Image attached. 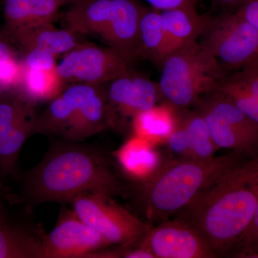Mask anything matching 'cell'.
<instances>
[{
  "label": "cell",
  "instance_id": "obj_2",
  "mask_svg": "<svg viewBox=\"0 0 258 258\" xmlns=\"http://www.w3.org/2000/svg\"><path fill=\"white\" fill-rule=\"evenodd\" d=\"M258 204V156L241 158L181 211L217 257L233 255Z\"/></svg>",
  "mask_w": 258,
  "mask_h": 258
},
{
  "label": "cell",
  "instance_id": "obj_28",
  "mask_svg": "<svg viewBox=\"0 0 258 258\" xmlns=\"http://www.w3.org/2000/svg\"><path fill=\"white\" fill-rule=\"evenodd\" d=\"M235 11L247 20L258 32V0H246Z\"/></svg>",
  "mask_w": 258,
  "mask_h": 258
},
{
  "label": "cell",
  "instance_id": "obj_33",
  "mask_svg": "<svg viewBox=\"0 0 258 258\" xmlns=\"http://www.w3.org/2000/svg\"><path fill=\"white\" fill-rule=\"evenodd\" d=\"M8 189L5 188V186H4V187L2 188V189H0V202H1L2 200H3V199L5 198L7 193H8Z\"/></svg>",
  "mask_w": 258,
  "mask_h": 258
},
{
  "label": "cell",
  "instance_id": "obj_17",
  "mask_svg": "<svg viewBox=\"0 0 258 258\" xmlns=\"http://www.w3.org/2000/svg\"><path fill=\"white\" fill-rule=\"evenodd\" d=\"M154 144L134 134L113 154L120 171L127 178L144 184L164 168Z\"/></svg>",
  "mask_w": 258,
  "mask_h": 258
},
{
  "label": "cell",
  "instance_id": "obj_15",
  "mask_svg": "<svg viewBox=\"0 0 258 258\" xmlns=\"http://www.w3.org/2000/svg\"><path fill=\"white\" fill-rule=\"evenodd\" d=\"M137 246L156 258L217 257L200 232L181 218L151 227Z\"/></svg>",
  "mask_w": 258,
  "mask_h": 258
},
{
  "label": "cell",
  "instance_id": "obj_13",
  "mask_svg": "<svg viewBox=\"0 0 258 258\" xmlns=\"http://www.w3.org/2000/svg\"><path fill=\"white\" fill-rule=\"evenodd\" d=\"M111 244L83 222L74 210L62 209L53 230L44 239L45 258L104 257Z\"/></svg>",
  "mask_w": 258,
  "mask_h": 258
},
{
  "label": "cell",
  "instance_id": "obj_29",
  "mask_svg": "<svg viewBox=\"0 0 258 258\" xmlns=\"http://www.w3.org/2000/svg\"><path fill=\"white\" fill-rule=\"evenodd\" d=\"M238 77L254 96L258 98V74L248 68L236 71Z\"/></svg>",
  "mask_w": 258,
  "mask_h": 258
},
{
  "label": "cell",
  "instance_id": "obj_25",
  "mask_svg": "<svg viewBox=\"0 0 258 258\" xmlns=\"http://www.w3.org/2000/svg\"><path fill=\"white\" fill-rule=\"evenodd\" d=\"M215 91L221 93L258 125V98L242 83L236 73L226 76Z\"/></svg>",
  "mask_w": 258,
  "mask_h": 258
},
{
  "label": "cell",
  "instance_id": "obj_22",
  "mask_svg": "<svg viewBox=\"0 0 258 258\" xmlns=\"http://www.w3.org/2000/svg\"><path fill=\"white\" fill-rule=\"evenodd\" d=\"M42 14L41 0H4L3 32L10 40L37 28Z\"/></svg>",
  "mask_w": 258,
  "mask_h": 258
},
{
  "label": "cell",
  "instance_id": "obj_27",
  "mask_svg": "<svg viewBox=\"0 0 258 258\" xmlns=\"http://www.w3.org/2000/svg\"><path fill=\"white\" fill-rule=\"evenodd\" d=\"M151 8L159 11L176 8L197 10L198 0H146Z\"/></svg>",
  "mask_w": 258,
  "mask_h": 258
},
{
  "label": "cell",
  "instance_id": "obj_31",
  "mask_svg": "<svg viewBox=\"0 0 258 258\" xmlns=\"http://www.w3.org/2000/svg\"><path fill=\"white\" fill-rule=\"evenodd\" d=\"M245 68L252 69V71H255V72H257L258 74V56L249 64V66H247V67Z\"/></svg>",
  "mask_w": 258,
  "mask_h": 258
},
{
  "label": "cell",
  "instance_id": "obj_5",
  "mask_svg": "<svg viewBox=\"0 0 258 258\" xmlns=\"http://www.w3.org/2000/svg\"><path fill=\"white\" fill-rule=\"evenodd\" d=\"M142 9L136 0H80L64 19L69 30L100 37L133 63L139 59Z\"/></svg>",
  "mask_w": 258,
  "mask_h": 258
},
{
  "label": "cell",
  "instance_id": "obj_21",
  "mask_svg": "<svg viewBox=\"0 0 258 258\" xmlns=\"http://www.w3.org/2000/svg\"><path fill=\"white\" fill-rule=\"evenodd\" d=\"M139 41V58L147 59L160 68L167 55V50L166 32L159 10L142 7Z\"/></svg>",
  "mask_w": 258,
  "mask_h": 258
},
{
  "label": "cell",
  "instance_id": "obj_1",
  "mask_svg": "<svg viewBox=\"0 0 258 258\" xmlns=\"http://www.w3.org/2000/svg\"><path fill=\"white\" fill-rule=\"evenodd\" d=\"M14 201L33 211L43 203L71 204L79 195L101 191L128 192L108 154L96 146L62 140L51 146L32 169L20 171Z\"/></svg>",
  "mask_w": 258,
  "mask_h": 258
},
{
  "label": "cell",
  "instance_id": "obj_16",
  "mask_svg": "<svg viewBox=\"0 0 258 258\" xmlns=\"http://www.w3.org/2000/svg\"><path fill=\"white\" fill-rule=\"evenodd\" d=\"M166 143L169 152L180 158L178 160H209L215 157L217 149L206 121L198 111H181L177 126Z\"/></svg>",
  "mask_w": 258,
  "mask_h": 258
},
{
  "label": "cell",
  "instance_id": "obj_26",
  "mask_svg": "<svg viewBox=\"0 0 258 258\" xmlns=\"http://www.w3.org/2000/svg\"><path fill=\"white\" fill-rule=\"evenodd\" d=\"M234 257H258V204L253 219L240 242Z\"/></svg>",
  "mask_w": 258,
  "mask_h": 258
},
{
  "label": "cell",
  "instance_id": "obj_6",
  "mask_svg": "<svg viewBox=\"0 0 258 258\" xmlns=\"http://www.w3.org/2000/svg\"><path fill=\"white\" fill-rule=\"evenodd\" d=\"M160 69L157 83L161 98L179 110L196 106L227 76L218 61L198 42L169 54Z\"/></svg>",
  "mask_w": 258,
  "mask_h": 258
},
{
  "label": "cell",
  "instance_id": "obj_9",
  "mask_svg": "<svg viewBox=\"0 0 258 258\" xmlns=\"http://www.w3.org/2000/svg\"><path fill=\"white\" fill-rule=\"evenodd\" d=\"M196 106L217 149L258 156V125L233 102L214 91L202 98Z\"/></svg>",
  "mask_w": 258,
  "mask_h": 258
},
{
  "label": "cell",
  "instance_id": "obj_24",
  "mask_svg": "<svg viewBox=\"0 0 258 258\" xmlns=\"http://www.w3.org/2000/svg\"><path fill=\"white\" fill-rule=\"evenodd\" d=\"M24 73L18 47L0 32V93L18 90Z\"/></svg>",
  "mask_w": 258,
  "mask_h": 258
},
{
  "label": "cell",
  "instance_id": "obj_20",
  "mask_svg": "<svg viewBox=\"0 0 258 258\" xmlns=\"http://www.w3.org/2000/svg\"><path fill=\"white\" fill-rule=\"evenodd\" d=\"M182 111L164 101L140 112L132 120L134 134L154 144L166 141L177 126Z\"/></svg>",
  "mask_w": 258,
  "mask_h": 258
},
{
  "label": "cell",
  "instance_id": "obj_10",
  "mask_svg": "<svg viewBox=\"0 0 258 258\" xmlns=\"http://www.w3.org/2000/svg\"><path fill=\"white\" fill-rule=\"evenodd\" d=\"M35 106L19 90L0 93V179L3 184L16 179L21 171L22 148L35 134Z\"/></svg>",
  "mask_w": 258,
  "mask_h": 258
},
{
  "label": "cell",
  "instance_id": "obj_3",
  "mask_svg": "<svg viewBox=\"0 0 258 258\" xmlns=\"http://www.w3.org/2000/svg\"><path fill=\"white\" fill-rule=\"evenodd\" d=\"M245 156L230 152L209 160H176L164 166L150 181L140 184L137 191L147 217L160 219L181 212L214 180Z\"/></svg>",
  "mask_w": 258,
  "mask_h": 258
},
{
  "label": "cell",
  "instance_id": "obj_18",
  "mask_svg": "<svg viewBox=\"0 0 258 258\" xmlns=\"http://www.w3.org/2000/svg\"><path fill=\"white\" fill-rule=\"evenodd\" d=\"M160 13L166 35V57L198 42L208 19V15H200L197 10L186 8L163 10Z\"/></svg>",
  "mask_w": 258,
  "mask_h": 258
},
{
  "label": "cell",
  "instance_id": "obj_23",
  "mask_svg": "<svg viewBox=\"0 0 258 258\" xmlns=\"http://www.w3.org/2000/svg\"><path fill=\"white\" fill-rule=\"evenodd\" d=\"M67 86L55 66L50 69H25L18 90L36 104L38 102L52 101Z\"/></svg>",
  "mask_w": 258,
  "mask_h": 258
},
{
  "label": "cell",
  "instance_id": "obj_8",
  "mask_svg": "<svg viewBox=\"0 0 258 258\" xmlns=\"http://www.w3.org/2000/svg\"><path fill=\"white\" fill-rule=\"evenodd\" d=\"M112 198L108 194L93 191L79 195L71 204L76 215L111 246L131 248L138 244L152 227L115 203Z\"/></svg>",
  "mask_w": 258,
  "mask_h": 258
},
{
  "label": "cell",
  "instance_id": "obj_4",
  "mask_svg": "<svg viewBox=\"0 0 258 258\" xmlns=\"http://www.w3.org/2000/svg\"><path fill=\"white\" fill-rule=\"evenodd\" d=\"M108 126L104 84L73 83L37 115L35 132L83 142Z\"/></svg>",
  "mask_w": 258,
  "mask_h": 258
},
{
  "label": "cell",
  "instance_id": "obj_32",
  "mask_svg": "<svg viewBox=\"0 0 258 258\" xmlns=\"http://www.w3.org/2000/svg\"><path fill=\"white\" fill-rule=\"evenodd\" d=\"M57 3H60L61 6L64 5H72L74 4V3H77V2L80 1V0H56Z\"/></svg>",
  "mask_w": 258,
  "mask_h": 258
},
{
  "label": "cell",
  "instance_id": "obj_7",
  "mask_svg": "<svg viewBox=\"0 0 258 258\" xmlns=\"http://www.w3.org/2000/svg\"><path fill=\"white\" fill-rule=\"evenodd\" d=\"M200 46L215 57L224 71H238L258 56V32L236 11L208 15Z\"/></svg>",
  "mask_w": 258,
  "mask_h": 258
},
{
  "label": "cell",
  "instance_id": "obj_30",
  "mask_svg": "<svg viewBox=\"0 0 258 258\" xmlns=\"http://www.w3.org/2000/svg\"><path fill=\"white\" fill-rule=\"evenodd\" d=\"M246 0H209L212 8L221 11H235Z\"/></svg>",
  "mask_w": 258,
  "mask_h": 258
},
{
  "label": "cell",
  "instance_id": "obj_14",
  "mask_svg": "<svg viewBox=\"0 0 258 258\" xmlns=\"http://www.w3.org/2000/svg\"><path fill=\"white\" fill-rule=\"evenodd\" d=\"M108 126H119L122 119H133L140 112L157 105L161 98L158 83L132 70L104 84Z\"/></svg>",
  "mask_w": 258,
  "mask_h": 258
},
{
  "label": "cell",
  "instance_id": "obj_12",
  "mask_svg": "<svg viewBox=\"0 0 258 258\" xmlns=\"http://www.w3.org/2000/svg\"><path fill=\"white\" fill-rule=\"evenodd\" d=\"M32 215L11 198L8 189L0 202V258H45L46 233Z\"/></svg>",
  "mask_w": 258,
  "mask_h": 258
},
{
  "label": "cell",
  "instance_id": "obj_19",
  "mask_svg": "<svg viewBox=\"0 0 258 258\" xmlns=\"http://www.w3.org/2000/svg\"><path fill=\"white\" fill-rule=\"evenodd\" d=\"M81 35L69 29H57L53 25L32 29L11 40L19 52L35 50L50 57L67 53L82 45Z\"/></svg>",
  "mask_w": 258,
  "mask_h": 258
},
{
  "label": "cell",
  "instance_id": "obj_11",
  "mask_svg": "<svg viewBox=\"0 0 258 258\" xmlns=\"http://www.w3.org/2000/svg\"><path fill=\"white\" fill-rule=\"evenodd\" d=\"M132 64L111 47L83 43L64 54L56 68L68 86L73 83L103 85L129 72Z\"/></svg>",
  "mask_w": 258,
  "mask_h": 258
},
{
  "label": "cell",
  "instance_id": "obj_34",
  "mask_svg": "<svg viewBox=\"0 0 258 258\" xmlns=\"http://www.w3.org/2000/svg\"><path fill=\"white\" fill-rule=\"evenodd\" d=\"M4 184H3V181H2L1 179H0V189H2V188L4 187Z\"/></svg>",
  "mask_w": 258,
  "mask_h": 258
}]
</instances>
